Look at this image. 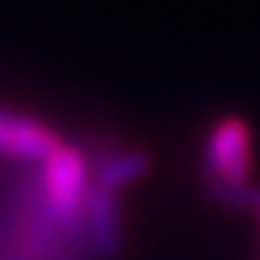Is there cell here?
<instances>
[{"label": "cell", "mask_w": 260, "mask_h": 260, "mask_svg": "<svg viewBox=\"0 0 260 260\" xmlns=\"http://www.w3.org/2000/svg\"><path fill=\"white\" fill-rule=\"evenodd\" d=\"M208 194L221 205L260 210V188L252 183H208Z\"/></svg>", "instance_id": "obj_6"}, {"label": "cell", "mask_w": 260, "mask_h": 260, "mask_svg": "<svg viewBox=\"0 0 260 260\" xmlns=\"http://www.w3.org/2000/svg\"><path fill=\"white\" fill-rule=\"evenodd\" d=\"M205 183H249V127L246 122L227 116L216 122L202 155Z\"/></svg>", "instance_id": "obj_2"}, {"label": "cell", "mask_w": 260, "mask_h": 260, "mask_svg": "<svg viewBox=\"0 0 260 260\" xmlns=\"http://www.w3.org/2000/svg\"><path fill=\"white\" fill-rule=\"evenodd\" d=\"M83 230L89 249L97 257L111 260L119 255L122 249V230H119V208H116V197L111 191H103L97 185L89 188L83 208Z\"/></svg>", "instance_id": "obj_4"}, {"label": "cell", "mask_w": 260, "mask_h": 260, "mask_svg": "<svg viewBox=\"0 0 260 260\" xmlns=\"http://www.w3.org/2000/svg\"><path fill=\"white\" fill-rule=\"evenodd\" d=\"M257 213H260V210H257Z\"/></svg>", "instance_id": "obj_7"}, {"label": "cell", "mask_w": 260, "mask_h": 260, "mask_svg": "<svg viewBox=\"0 0 260 260\" xmlns=\"http://www.w3.org/2000/svg\"><path fill=\"white\" fill-rule=\"evenodd\" d=\"M147 172H150V158L144 152H114V155H105L94 166L91 180H94L97 188L116 194L119 188L141 180Z\"/></svg>", "instance_id": "obj_5"}, {"label": "cell", "mask_w": 260, "mask_h": 260, "mask_svg": "<svg viewBox=\"0 0 260 260\" xmlns=\"http://www.w3.org/2000/svg\"><path fill=\"white\" fill-rule=\"evenodd\" d=\"M39 185L45 194L47 208L55 219L72 233H83V208L89 197V166L78 150L61 147L53 158L42 164Z\"/></svg>", "instance_id": "obj_1"}, {"label": "cell", "mask_w": 260, "mask_h": 260, "mask_svg": "<svg viewBox=\"0 0 260 260\" xmlns=\"http://www.w3.org/2000/svg\"><path fill=\"white\" fill-rule=\"evenodd\" d=\"M58 150L61 141L50 127L30 116L0 108V155L28 160V164H45Z\"/></svg>", "instance_id": "obj_3"}]
</instances>
